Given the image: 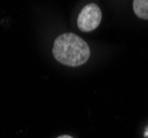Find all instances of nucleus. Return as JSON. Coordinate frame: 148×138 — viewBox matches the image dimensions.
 Segmentation results:
<instances>
[{"instance_id": "obj_3", "label": "nucleus", "mask_w": 148, "mask_h": 138, "mask_svg": "<svg viewBox=\"0 0 148 138\" xmlns=\"http://www.w3.org/2000/svg\"><path fill=\"white\" fill-rule=\"evenodd\" d=\"M133 9L138 18L148 20V0H134Z\"/></svg>"}, {"instance_id": "obj_2", "label": "nucleus", "mask_w": 148, "mask_h": 138, "mask_svg": "<svg viewBox=\"0 0 148 138\" xmlns=\"http://www.w3.org/2000/svg\"><path fill=\"white\" fill-rule=\"evenodd\" d=\"M102 20V12L97 5L90 3L81 10L77 18V27L81 31L91 32L95 30Z\"/></svg>"}, {"instance_id": "obj_4", "label": "nucleus", "mask_w": 148, "mask_h": 138, "mask_svg": "<svg viewBox=\"0 0 148 138\" xmlns=\"http://www.w3.org/2000/svg\"><path fill=\"white\" fill-rule=\"evenodd\" d=\"M58 138H73V137H71V136H68V135H64V136H60V137H58Z\"/></svg>"}, {"instance_id": "obj_1", "label": "nucleus", "mask_w": 148, "mask_h": 138, "mask_svg": "<svg viewBox=\"0 0 148 138\" xmlns=\"http://www.w3.org/2000/svg\"><path fill=\"white\" fill-rule=\"evenodd\" d=\"M52 52L56 61L68 66L84 64L91 54L86 42L74 33H64L58 37Z\"/></svg>"}]
</instances>
